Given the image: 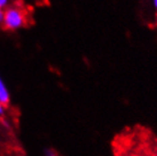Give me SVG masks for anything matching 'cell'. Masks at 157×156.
<instances>
[{"label": "cell", "instance_id": "6da1fadb", "mask_svg": "<svg viewBox=\"0 0 157 156\" xmlns=\"http://www.w3.org/2000/svg\"><path fill=\"white\" fill-rule=\"evenodd\" d=\"M4 24L5 29L9 31H16L26 24V16L25 13L18 7L12 6L7 7L4 10Z\"/></svg>", "mask_w": 157, "mask_h": 156}, {"label": "cell", "instance_id": "7a4b0ae2", "mask_svg": "<svg viewBox=\"0 0 157 156\" xmlns=\"http://www.w3.org/2000/svg\"><path fill=\"white\" fill-rule=\"evenodd\" d=\"M10 102V95L8 91V88L6 83L4 82L2 78L0 76V103L4 106H7Z\"/></svg>", "mask_w": 157, "mask_h": 156}, {"label": "cell", "instance_id": "3957f363", "mask_svg": "<svg viewBox=\"0 0 157 156\" xmlns=\"http://www.w3.org/2000/svg\"><path fill=\"white\" fill-rule=\"evenodd\" d=\"M43 156H58V154H57V152H56L55 149L44 148V150H43Z\"/></svg>", "mask_w": 157, "mask_h": 156}, {"label": "cell", "instance_id": "277c9868", "mask_svg": "<svg viewBox=\"0 0 157 156\" xmlns=\"http://www.w3.org/2000/svg\"><path fill=\"white\" fill-rule=\"evenodd\" d=\"M9 4V0H0V9L4 10V8H6Z\"/></svg>", "mask_w": 157, "mask_h": 156}, {"label": "cell", "instance_id": "5b68a950", "mask_svg": "<svg viewBox=\"0 0 157 156\" xmlns=\"http://www.w3.org/2000/svg\"><path fill=\"white\" fill-rule=\"evenodd\" d=\"M2 22H4V10L0 9V24H2Z\"/></svg>", "mask_w": 157, "mask_h": 156}, {"label": "cell", "instance_id": "8992f818", "mask_svg": "<svg viewBox=\"0 0 157 156\" xmlns=\"http://www.w3.org/2000/svg\"><path fill=\"white\" fill-rule=\"evenodd\" d=\"M4 114H5V107H4V105L0 103V116L4 115Z\"/></svg>", "mask_w": 157, "mask_h": 156}, {"label": "cell", "instance_id": "52a82bcc", "mask_svg": "<svg viewBox=\"0 0 157 156\" xmlns=\"http://www.w3.org/2000/svg\"><path fill=\"white\" fill-rule=\"evenodd\" d=\"M153 6H154V8L156 9V12H157V0H153Z\"/></svg>", "mask_w": 157, "mask_h": 156}, {"label": "cell", "instance_id": "ba28073f", "mask_svg": "<svg viewBox=\"0 0 157 156\" xmlns=\"http://www.w3.org/2000/svg\"><path fill=\"white\" fill-rule=\"evenodd\" d=\"M155 21H156V23H157V12H156V14H155Z\"/></svg>", "mask_w": 157, "mask_h": 156}]
</instances>
